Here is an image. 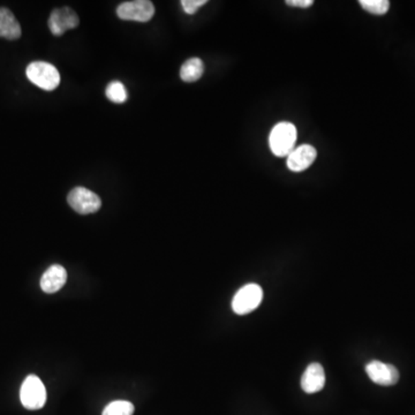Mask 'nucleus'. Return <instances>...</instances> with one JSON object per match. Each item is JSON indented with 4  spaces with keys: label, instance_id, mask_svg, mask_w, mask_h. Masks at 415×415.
Wrapping results in <instances>:
<instances>
[{
    "label": "nucleus",
    "instance_id": "10",
    "mask_svg": "<svg viewBox=\"0 0 415 415\" xmlns=\"http://www.w3.org/2000/svg\"><path fill=\"white\" fill-rule=\"evenodd\" d=\"M326 384V372L320 363H311L304 370L301 378L302 390L306 394H316Z\"/></svg>",
    "mask_w": 415,
    "mask_h": 415
},
{
    "label": "nucleus",
    "instance_id": "3",
    "mask_svg": "<svg viewBox=\"0 0 415 415\" xmlns=\"http://www.w3.org/2000/svg\"><path fill=\"white\" fill-rule=\"evenodd\" d=\"M20 399L23 407L31 411L40 409L45 405L46 389L40 377L29 375L26 378L20 390Z\"/></svg>",
    "mask_w": 415,
    "mask_h": 415
},
{
    "label": "nucleus",
    "instance_id": "8",
    "mask_svg": "<svg viewBox=\"0 0 415 415\" xmlns=\"http://www.w3.org/2000/svg\"><path fill=\"white\" fill-rule=\"evenodd\" d=\"M366 372L369 378L378 385L389 387L396 384L397 382L399 381V372L396 367L377 360L367 365Z\"/></svg>",
    "mask_w": 415,
    "mask_h": 415
},
{
    "label": "nucleus",
    "instance_id": "4",
    "mask_svg": "<svg viewBox=\"0 0 415 415\" xmlns=\"http://www.w3.org/2000/svg\"><path fill=\"white\" fill-rule=\"evenodd\" d=\"M263 299V289L258 284H247L238 291L232 301L233 311L238 315H246L255 311Z\"/></svg>",
    "mask_w": 415,
    "mask_h": 415
},
{
    "label": "nucleus",
    "instance_id": "1",
    "mask_svg": "<svg viewBox=\"0 0 415 415\" xmlns=\"http://www.w3.org/2000/svg\"><path fill=\"white\" fill-rule=\"evenodd\" d=\"M298 138L297 127L291 123H280L271 131L269 145L277 157H287L295 149Z\"/></svg>",
    "mask_w": 415,
    "mask_h": 415
},
{
    "label": "nucleus",
    "instance_id": "15",
    "mask_svg": "<svg viewBox=\"0 0 415 415\" xmlns=\"http://www.w3.org/2000/svg\"><path fill=\"white\" fill-rule=\"evenodd\" d=\"M134 405L127 400H116L105 407L101 415H133Z\"/></svg>",
    "mask_w": 415,
    "mask_h": 415
},
{
    "label": "nucleus",
    "instance_id": "12",
    "mask_svg": "<svg viewBox=\"0 0 415 415\" xmlns=\"http://www.w3.org/2000/svg\"><path fill=\"white\" fill-rule=\"evenodd\" d=\"M21 36V27L9 9H0V37L16 40Z\"/></svg>",
    "mask_w": 415,
    "mask_h": 415
},
{
    "label": "nucleus",
    "instance_id": "13",
    "mask_svg": "<svg viewBox=\"0 0 415 415\" xmlns=\"http://www.w3.org/2000/svg\"><path fill=\"white\" fill-rule=\"evenodd\" d=\"M204 73V64L200 58L188 59L182 64L180 77L184 82H195Z\"/></svg>",
    "mask_w": 415,
    "mask_h": 415
},
{
    "label": "nucleus",
    "instance_id": "2",
    "mask_svg": "<svg viewBox=\"0 0 415 415\" xmlns=\"http://www.w3.org/2000/svg\"><path fill=\"white\" fill-rule=\"evenodd\" d=\"M28 80L40 89L51 92L60 84V74L52 64L46 62H34L28 65L26 70Z\"/></svg>",
    "mask_w": 415,
    "mask_h": 415
},
{
    "label": "nucleus",
    "instance_id": "9",
    "mask_svg": "<svg viewBox=\"0 0 415 415\" xmlns=\"http://www.w3.org/2000/svg\"><path fill=\"white\" fill-rule=\"evenodd\" d=\"M317 151L313 145H302L295 148L294 150L287 156V167L292 172H302L315 162Z\"/></svg>",
    "mask_w": 415,
    "mask_h": 415
},
{
    "label": "nucleus",
    "instance_id": "5",
    "mask_svg": "<svg viewBox=\"0 0 415 415\" xmlns=\"http://www.w3.org/2000/svg\"><path fill=\"white\" fill-rule=\"evenodd\" d=\"M67 202L72 209L80 215H89L99 211L101 206V197L84 187H77L68 194Z\"/></svg>",
    "mask_w": 415,
    "mask_h": 415
},
{
    "label": "nucleus",
    "instance_id": "11",
    "mask_svg": "<svg viewBox=\"0 0 415 415\" xmlns=\"http://www.w3.org/2000/svg\"><path fill=\"white\" fill-rule=\"evenodd\" d=\"M67 280V272L62 265H53L44 272L40 278V289L43 292L52 293L58 292Z\"/></svg>",
    "mask_w": 415,
    "mask_h": 415
},
{
    "label": "nucleus",
    "instance_id": "6",
    "mask_svg": "<svg viewBox=\"0 0 415 415\" xmlns=\"http://www.w3.org/2000/svg\"><path fill=\"white\" fill-rule=\"evenodd\" d=\"M118 18L125 21L148 22L155 16L154 4L149 0H134L120 4Z\"/></svg>",
    "mask_w": 415,
    "mask_h": 415
},
{
    "label": "nucleus",
    "instance_id": "17",
    "mask_svg": "<svg viewBox=\"0 0 415 415\" xmlns=\"http://www.w3.org/2000/svg\"><path fill=\"white\" fill-rule=\"evenodd\" d=\"M206 4V0H182V6L186 14L193 16L201 7L204 6Z\"/></svg>",
    "mask_w": 415,
    "mask_h": 415
},
{
    "label": "nucleus",
    "instance_id": "7",
    "mask_svg": "<svg viewBox=\"0 0 415 415\" xmlns=\"http://www.w3.org/2000/svg\"><path fill=\"white\" fill-rule=\"evenodd\" d=\"M79 23H80L79 16L70 7L53 9L51 16H50L49 22H48L50 31L55 36H62L70 29L77 28Z\"/></svg>",
    "mask_w": 415,
    "mask_h": 415
},
{
    "label": "nucleus",
    "instance_id": "16",
    "mask_svg": "<svg viewBox=\"0 0 415 415\" xmlns=\"http://www.w3.org/2000/svg\"><path fill=\"white\" fill-rule=\"evenodd\" d=\"M359 4L365 11L374 16H384L390 9V3L387 0H360Z\"/></svg>",
    "mask_w": 415,
    "mask_h": 415
},
{
    "label": "nucleus",
    "instance_id": "14",
    "mask_svg": "<svg viewBox=\"0 0 415 415\" xmlns=\"http://www.w3.org/2000/svg\"><path fill=\"white\" fill-rule=\"evenodd\" d=\"M105 95L109 101H114L116 104H123L128 99L126 88L120 81H112L105 90Z\"/></svg>",
    "mask_w": 415,
    "mask_h": 415
},
{
    "label": "nucleus",
    "instance_id": "18",
    "mask_svg": "<svg viewBox=\"0 0 415 415\" xmlns=\"http://www.w3.org/2000/svg\"><path fill=\"white\" fill-rule=\"evenodd\" d=\"M313 0H287L286 5L292 7H300V9H308L313 5Z\"/></svg>",
    "mask_w": 415,
    "mask_h": 415
}]
</instances>
